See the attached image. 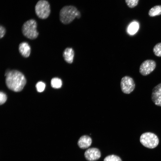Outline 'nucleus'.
Listing matches in <instances>:
<instances>
[{
    "mask_svg": "<svg viewBox=\"0 0 161 161\" xmlns=\"http://www.w3.org/2000/svg\"><path fill=\"white\" fill-rule=\"evenodd\" d=\"M6 76L5 82L7 87L13 91H21L26 84V80L24 75L18 70L10 71Z\"/></svg>",
    "mask_w": 161,
    "mask_h": 161,
    "instance_id": "obj_1",
    "label": "nucleus"
},
{
    "mask_svg": "<svg viewBox=\"0 0 161 161\" xmlns=\"http://www.w3.org/2000/svg\"><path fill=\"white\" fill-rule=\"evenodd\" d=\"M81 17L80 12L77 8L73 5H67L63 7L59 12V19L64 24H67L72 22L75 18Z\"/></svg>",
    "mask_w": 161,
    "mask_h": 161,
    "instance_id": "obj_2",
    "label": "nucleus"
},
{
    "mask_svg": "<svg viewBox=\"0 0 161 161\" xmlns=\"http://www.w3.org/2000/svg\"><path fill=\"white\" fill-rule=\"evenodd\" d=\"M37 25L36 21L34 19H30L25 22L22 27L23 35L30 39L36 38L38 35L37 30Z\"/></svg>",
    "mask_w": 161,
    "mask_h": 161,
    "instance_id": "obj_3",
    "label": "nucleus"
},
{
    "mask_svg": "<svg viewBox=\"0 0 161 161\" xmlns=\"http://www.w3.org/2000/svg\"><path fill=\"white\" fill-rule=\"evenodd\" d=\"M35 10L37 16L41 19L47 18L51 12L50 4L47 0L38 1L35 6Z\"/></svg>",
    "mask_w": 161,
    "mask_h": 161,
    "instance_id": "obj_4",
    "label": "nucleus"
},
{
    "mask_svg": "<svg viewBox=\"0 0 161 161\" xmlns=\"http://www.w3.org/2000/svg\"><path fill=\"white\" fill-rule=\"evenodd\" d=\"M140 141L144 146L151 149L157 147L159 143L157 136L150 132H146L142 134L140 137Z\"/></svg>",
    "mask_w": 161,
    "mask_h": 161,
    "instance_id": "obj_5",
    "label": "nucleus"
},
{
    "mask_svg": "<svg viewBox=\"0 0 161 161\" xmlns=\"http://www.w3.org/2000/svg\"><path fill=\"white\" fill-rule=\"evenodd\" d=\"M135 86V82L131 77L125 76L121 79L120 87L122 91L124 93H131L134 90Z\"/></svg>",
    "mask_w": 161,
    "mask_h": 161,
    "instance_id": "obj_6",
    "label": "nucleus"
},
{
    "mask_svg": "<svg viewBox=\"0 0 161 161\" xmlns=\"http://www.w3.org/2000/svg\"><path fill=\"white\" fill-rule=\"evenodd\" d=\"M156 66L155 61L151 59L145 60L141 64L139 68V72L143 76H146L151 73Z\"/></svg>",
    "mask_w": 161,
    "mask_h": 161,
    "instance_id": "obj_7",
    "label": "nucleus"
},
{
    "mask_svg": "<svg viewBox=\"0 0 161 161\" xmlns=\"http://www.w3.org/2000/svg\"><path fill=\"white\" fill-rule=\"evenodd\" d=\"M84 155L87 160L95 161L100 158L101 152L98 149L95 148H92L86 151Z\"/></svg>",
    "mask_w": 161,
    "mask_h": 161,
    "instance_id": "obj_8",
    "label": "nucleus"
},
{
    "mask_svg": "<svg viewBox=\"0 0 161 161\" xmlns=\"http://www.w3.org/2000/svg\"><path fill=\"white\" fill-rule=\"evenodd\" d=\"M151 99L155 105L161 106V83L153 88Z\"/></svg>",
    "mask_w": 161,
    "mask_h": 161,
    "instance_id": "obj_9",
    "label": "nucleus"
},
{
    "mask_svg": "<svg viewBox=\"0 0 161 161\" xmlns=\"http://www.w3.org/2000/svg\"><path fill=\"white\" fill-rule=\"evenodd\" d=\"M92 143L91 138L89 136L84 135L81 137L78 142V145L81 148L84 149L88 148Z\"/></svg>",
    "mask_w": 161,
    "mask_h": 161,
    "instance_id": "obj_10",
    "label": "nucleus"
},
{
    "mask_svg": "<svg viewBox=\"0 0 161 161\" xmlns=\"http://www.w3.org/2000/svg\"><path fill=\"white\" fill-rule=\"evenodd\" d=\"M18 50L20 53L24 57H29L31 52V48L29 45L26 42L21 43L19 45Z\"/></svg>",
    "mask_w": 161,
    "mask_h": 161,
    "instance_id": "obj_11",
    "label": "nucleus"
},
{
    "mask_svg": "<svg viewBox=\"0 0 161 161\" xmlns=\"http://www.w3.org/2000/svg\"><path fill=\"white\" fill-rule=\"evenodd\" d=\"M63 55L64 60L67 63L72 64L73 61L74 52L72 48L67 47L64 50Z\"/></svg>",
    "mask_w": 161,
    "mask_h": 161,
    "instance_id": "obj_12",
    "label": "nucleus"
},
{
    "mask_svg": "<svg viewBox=\"0 0 161 161\" xmlns=\"http://www.w3.org/2000/svg\"><path fill=\"white\" fill-rule=\"evenodd\" d=\"M161 14V5H156L151 8L148 15L150 17H154Z\"/></svg>",
    "mask_w": 161,
    "mask_h": 161,
    "instance_id": "obj_13",
    "label": "nucleus"
},
{
    "mask_svg": "<svg viewBox=\"0 0 161 161\" xmlns=\"http://www.w3.org/2000/svg\"><path fill=\"white\" fill-rule=\"evenodd\" d=\"M139 28L138 24L136 22L131 23L129 26L128 28V32L130 34H134Z\"/></svg>",
    "mask_w": 161,
    "mask_h": 161,
    "instance_id": "obj_14",
    "label": "nucleus"
},
{
    "mask_svg": "<svg viewBox=\"0 0 161 161\" xmlns=\"http://www.w3.org/2000/svg\"><path fill=\"white\" fill-rule=\"evenodd\" d=\"M51 83L52 87L55 89H58L61 87L62 82L60 79L58 78H54L52 79Z\"/></svg>",
    "mask_w": 161,
    "mask_h": 161,
    "instance_id": "obj_15",
    "label": "nucleus"
},
{
    "mask_svg": "<svg viewBox=\"0 0 161 161\" xmlns=\"http://www.w3.org/2000/svg\"><path fill=\"white\" fill-rule=\"evenodd\" d=\"M153 51L156 56L161 57V42L156 44L154 47Z\"/></svg>",
    "mask_w": 161,
    "mask_h": 161,
    "instance_id": "obj_16",
    "label": "nucleus"
},
{
    "mask_svg": "<svg viewBox=\"0 0 161 161\" xmlns=\"http://www.w3.org/2000/svg\"><path fill=\"white\" fill-rule=\"evenodd\" d=\"M103 161H122V160L119 156L112 154L106 156L104 159Z\"/></svg>",
    "mask_w": 161,
    "mask_h": 161,
    "instance_id": "obj_17",
    "label": "nucleus"
},
{
    "mask_svg": "<svg viewBox=\"0 0 161 161\" xmlns=\"http://www.w3.org/2000/svg\"><path fill=\"white\" fill-rule=\"evenodd\" d=\"M45 87V84L43 82H38L36 85V87L38 92H41L44 91Z\"/></svg>",
    "mask_w": 161,
    "mask_h": 161,
    "instance_id": "obj_18",
    "label": "nucleus"
},
{
    "mask_svg": "<svg viewBox=\"0 0 161 161\" xmlns=\"http://www.w3.org/2000/svg\"><path fill=\"white\" fill-rule=\"evenodd\" d=\"M139 0H125L126 3L129 7L133 8L137 5Z\"/></svg>",
    "mask_w": 161,
    "mask_h": 161,
    "instance_id": "obj_19",
    "label": "nucleus"
},
{
    "mask_svg": "<svg viewBox=\"0 0 161 161\" xmlns=\"http://www.w3.org/2000/svg\"><path fill=\"white\" fill-rule=\"evenodd\" d=\"M7 97L6 95L3 92H1L0 93V104L2 105L6 101Z\"/></svg>",
    "mask_w": 161,
    "mask_h": 161,
    "instance_id": "obj_20",
    "label": "nucleus"
},
{
    "mask_svg": "<svg viewBox=\"0 0 161 161\" xmlns=\"http://www.w3.org/2000/svg\"><path fill=\"white\" fill-rule=\"evenodd\" d=\"M6 33L5 28L2 26L0 25V38H1Z\"/></svg>",
    "mask_w": 161,
    "mask_h": 161,
    "instance_id": "obj_21",
    "label": "nucleus"
}]
</instances>
